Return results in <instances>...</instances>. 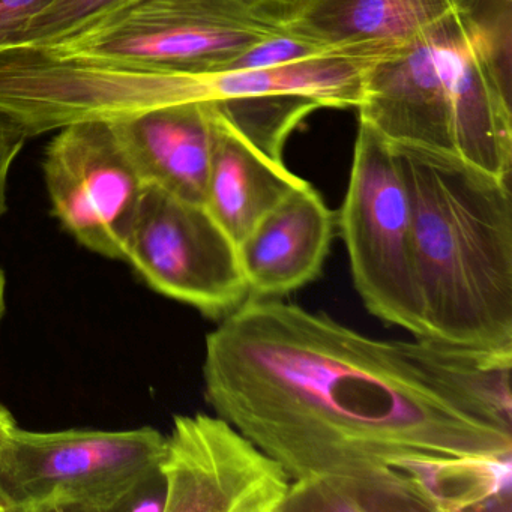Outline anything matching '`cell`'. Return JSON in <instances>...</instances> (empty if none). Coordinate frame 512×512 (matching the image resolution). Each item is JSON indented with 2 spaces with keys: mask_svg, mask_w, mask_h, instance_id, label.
<instances>
[{
  "mask_svg": "<svg viewBox=\"0 0 512 512\" xmlns=\"http://www.w3.org/2000/svg\"><path fill=\"white\" fill-rule=\"evenodd\" d=\"M512 347L377 340L283 298H247L206 335L215 415L292 481L421 458L512 457Z\"/></svg>",
  "mask_w": 512,
  "mask_h": 512,
  "instance_id": "6da1fadb",
  "label": "cell"
},
{
  "mask_svg": "<svg viewBox=\"0 0 512 512\" xmlns=\"http://www.w3.org/2000/svg\"><path fill=\"white\" fill-rule=\"evenodd\" d=\"M512 0H472L374 62L359 121L511 181Z\"/></svg>",
  "mask_w": 512,
  "mask_h": 512,
  "instance_id": "7a4b0ae2",
  "label": "cell"
},
{
  "mask_svg": "<svg viewBox=\"0 0 512 512\" xmlns=\"http://www.w3.org/2000/svg\"><path fill=\"white\" fill-rule=\"evenodd\" d=\"M392 149L412 211L425 337L512 347L511 181L445 152Z\"/></svg>",
  "mask_w": 512,
  "mask_h": 512,
  "instance_id": "3957f363",
  "label": "cell"
},
{
  "mask_svg": "<svg viewBox=\"0 0 512 512\" xmlns=\"http://www.w3.org/2000/svg\"><path fill=\"white\" fill-rule=\"evenodd\" d=\"M281 29L233 0H116L49 40L7 47L59 61L94 59L211 74Z\"/></svg>",
  "mask_w": 512,
  "mask_h": 512,
  "instance_id": "277c9868",
  "label": "cell"
},
{
  "mask_svg": "<svg viewBox=\"0 0 512 512\" xmlns=\"http://www.w3.org/2000/svg\"><path fill=\"white\" fill-rule=\"evenodd\" d=\"M166 436L131 430L31 431L0 439V503L8 512H122L160 470Z\"/></svg>",
  "mask_w": 512,
  "mask_h": 512,
  "instance_id": "5b68a950",
  "label": "cell"
},
{
  "mask_svg": "<svg viewBox=\"0 0 512 512\" xmlns=\"http://www.w3.org/2000/svg\"><path fill=\"white\" fill-rule=\"evenodd\" d=\"M337 217L353 283L386 325L425 337L413 265L412 211L392 143L359 121L349 187Z\"/></svg>",
  "mask_w": 512,
  "mask_h": 512,
  "instance_id": "8992f818",
  "label": "cell"
},
{
  "mask_svg": "<svg viewBox=\"0 0 512 512\" xmlns=\"http://www.w3.org/2000/svg\"><path fill=\"white\" fill-rule=\"evenodd\" d=\"M122 260L155 292L221 320L248 298L238 245L205 205L146 185Z\"/></svg>",
  "mask_w": 512,
  "mask_h": 512,
  "instance_id": "52a82bcc",
  "label": "cell"
},
{
  "mask_svg": "<svg viewBox=\"0 0 512 512\" xmlns=\"http://www.w3.org/2000/svg\"><path fill=\"white\" fill-rule=\"evenodd\" d=\"M58 131L43 160L53 217L86 250L122 260L146 184L112 122L88 119Z\"/></svg>",
  "mask_w": 512,
  "mask_h": 512,
  "instance_id": "ba28073f",
  "label": "cell"
},
{
  "mask_svg": "<svg viewBox=\"0 0 512 512\" xmlns=\"http://www.w3.org/2000/svg\"><path fill=\"white\" fill-rule=\"evenodd\" d=\"M164 512H280L292 479L218 415H179L164 439Z\"/></svg>",
  "mask_w": 512,
  "mask_h": 512,
  "instance_id": "9c48e42d",
  "label": "cell"
},
{
  "mask_svg": "<svg viewBox=\"0 0 512 512\" xmlns=\"http://www.w3.org/2000/svg\"><path fill=\"white\" fill-rule=\"evenodd\" d=\"M335 224L334 212L307 181L281 200L238 244L248 298H283L313 283Z\"/></svg>",
  "mask_w": 512,
  "mask_h": 512,
  "instance_id": "30bf717a",
  "label": "cell"
},
{
  "mask_svg": "<svg viewBox=\"0 0 512 512\" xmlns=\"http://www.w3.org/2000/svg\"><path fill=\"white\" fill-rule=\"evenodd\" d=\"M110 122L146 185L205 205L212 149L209 101L173 104Z\"/></svg>",
  "mask_w": 512,
  "mask_h": 512,
  "instance_id": "8fae6325",
  "label": "cell"
},
{
  "mask_svg": "<svg viewBox=\"0 0 512 512\" xmlns=\"http://www.w3.org/2000/svg\"><path fill=\"white\" fill-rule=\"evenodd\" d=\"M472 0H296L277 22L328 47L389 55Z\"/></svg>",
  "mask_w": 512,
  "mask_h": 512,
  "instance_id": "7c38bea8",
  "label": "cell"
},
{
  "mask_svg": "<svg viewBox=\"0 0 512 512\" xmlns=\"http://www.w3.org/2000/svg\"><path fill=\"white\" fill-rule=\"evenodd\" d=\"M304 182L287 170L284 163H275L245 142L212 109L205 208L236 245Z\"/></svg>",
  "mask_w": 512,
  "mask_h": 512,
  "instance_id": "4fadbf2b",
  "label": "cell"
},
{
  "mask_svg": "<svg viewBox=\"0 0 512 512\" xmlns=\"http://www.w3.org/2000/svg\"><path fill=\"white\" fill-rule=\"evenodd\" d=\"M437 512L413 470L403 467L349 470L298 479L280 512Z\"/></svg>",
  "mask_w": 512,
  "mask_h": 512,
  "instance_id": "5bb4252c",
  "label": "cell"
},
{
  "mask_svg": "<svg viewBox=\"0 0 512 512\" xmlns=\"http://www.w3.org/2000/svg\"><path fill=\"white\" fill-rule=\"evenodd\" d=\"M209 103L236 134L275 163H284V145L299 122L322 107L296 94L235 95Z\"/></svg>",
  "mask_w": 512,
  "mask_h": 512,
  "instance_id": "9a60e30c",
  "label": "cell"
},
{
  "mask_svg": "<svg viewBox=\"0 0 512 512\" xmlns=\"http://www.w3.org/2000/svg\"><path fill=\"white\" fill-rule=\"evenodd\" d=\"M334 49H340V47L323 46L317 41L293 34V32L283 28L281 31L263 38L259 43L248 47L245 52L229 62L223 71L262 70V68L280 67V65L290 64V62L314 58V56L323 55V53Z\"/></svg>",
  "mask_w": 512,
  "mask_h": 512,
  "instance_id": "2e32d148",
  "label": "cell"
},
{
  "mask_svg": "<svg viewBox=\"0 0 512 512\" xmlns=\"http://www.w3.org/2000/svg\"><path fill=\"white\" fill-rule=\"evenodd\" d=\"M116 0H50L49 4L38 11L22 29L19 34L5 44V46H20V44H34L49 40L61 34L65 29L86 19L91 14L103 10Z\"/></svg>",
  "mask_w": 512,
  "mask_h": 512,
  "instance_id": "e0dca14e",
  "label": "cell"
},
{
  "mask_svg": "<svg viewBox=\"0 0 512 512\" xmlns=\"http://www.w3.org/2000/svg\"><path fill=\"white\" fill-rule=\"evenodd\" d=\"M29 137L22 130L0 115V217L8 208V179L17 157Z\"/></svg>",
  "mask_w": 512,
  "mask_h": 512,
  "instance_id": "ac0fdd59",
  "label": "cell"
},
{
  "mask_svg": "<svg viewBox=\"0 0 512 512\" xmlns=\"http://www.w3.org/2000/svg\"><path fill=\"white\" fill-rule=\"evenodd\" d=\"M50 0H0V47L10 43L20 29Z\"/></svg>",
  "mask_w": 512,
  "mask_h": 512,
  "instance_id": "d6986e66",
  "label": "cell"
},
{
  "mask_svg": "<svg viewBox=\"0 0 512 512\" xmlns=\"http://www.w3.org/2000/svg\"><path fill=\"white\" fill-rule=\"evenodd\" d=\"M233 2L277 22V17L296 0H233Z\"/></svg>",
  "mask_w": 512,
  "mask_h": 512,
  "instance_id": "ffe728a7",
  "label": "cell"
},
{
  "mask_svg": "<svg viewBox=\"0 0 512 512\" xmlns=\"http://www.w3.org/2000/svg\"><path fill=\"white\" fill-rule=\"evenodd\" d=\"M14 425H17L16 419H14L13 413L4 406V404H0V439L7 433L10 428H13Z\"/></svg>",
  "mask_w": 512,
  "mask_h": 512,
  "instance_id": "44dd1931",
  "label": "cell"
},
{
  "mask_svg": "<svg viewBox=\"0 0 512 512\" xmlns=\"http://www.w3.org/2000/svg\"><path fill=\"white\" fill-rule=\"evenodd\" d=\"M5 307H7V277L0 268V322L4 319Z\"/></svg>",
  "mask_w": 512,
  "mask_h": 512,
  "instance_id": "7402d4cb",
  "label": "cell"
},
{
  "mask_svg": "<svg viewBox=\"0 0 512 512\" xmlns=\"http://www.w3.org/2000/svg\"><path fill=\"white\" fill-rule=\"evenodd\" d=\"M0 512H5L4 511V506H2V503H0Z\"/></svg>",
  "mask_w": 512,
  "mask_h": 512,
  "instance_id": "603a6c76",
  "label": "cell"
}]
</instances>
